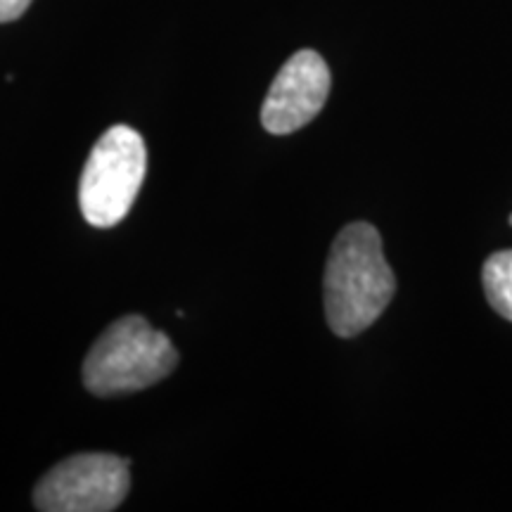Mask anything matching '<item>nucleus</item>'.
Wrapping results in <instances>:
<instances>
[{"label":"nucleus","mask_w":512,"mask_h":512,"mask_svg":"<svg viewBox=\"0 0 512 512\" xmlns=\"http://www.w3.org/2000/svg\"><path fill=\"white\" fill-rule=\"evenodd\" d=\"M396 292L382 238L370 223H349L332 242L325 266V316L337 337H356L387 309Z\"/></svg>","instance_id":"f257e3e1"},{"label":"nucleus","mask_w":512,"mask_h":512,"mask_svg":"<svg viewBox=\"0 0 512 512\" xmlns=\"http://www.w3.org/2000/svg\"><path fill=\"white\" fill-rule=\"evenodd\" d=\"M178 366V351L143 316H124L102 332L83 361V382L95 396H121L162 382Z\"/></svg>","instance_id":"f03ea898"},{"label":"nucleus","mask_w":512,"mask_h":512,"mask_svg":"<svg viewBox=\"0 0 512 512\" xmlns=\"http://www.w3.org/2000/svg\"><path fill=\"white\" fill-rule=\"evenodd\" d=\"M147 174L145 140L136 128L119 124L102 133L83 166L79 204L95 228L121 223L136 202Z\"/></svg>","instance_id":"7ed1b4c3"},{"label":"nucleus","mask_w":512,"mask_h":512,"mask_svg":"<svg viewBox=\"0 0 512 512\" xmlns=\"http://www.w3.org/2000/svg\"><path fill=\"white\" fill-rule=\"evenodd\" d=\"M131 489L128 460L110 453H81L55 465L34 491L43 512H110Z\"/></svg>","instance_id":"20e7f679"},{"label":"nucleus","mask_w":512,"mask_h":512,"mask_svg":"<svg viewBox=\"0 0 512 512\" xmlns=\"http://www.w3.org/2000/svg\"><path fill=\"white\" fill-rule=\"evenodd\" d=\"M330 69L316 50H299L283 64L266 95L261 124L273 136H290L323 110L330 95Z\"/></svg>","instance_id":"39448f33"},{"label":"nucleus","mask_w":512,"mask_h":512,"mask_svg":"<svg viewBox=\"0 0 512 512\" xmlns=\"http://www.w3.org/2000/svg\"><path fill=\"white\" fill-rule=\"evenodd\" d=\"M482 283L491 309L512 323V249L491 254L484 261Z\"/></svg>","instance_id":"423d86ee"},{"label":"nucleus","mask_w":512,"mask_h":512,"mask_svg":"<svg viewBox=\"0 0 512 512\" xmlns=\"http://www.w3.org/2000/svg\"><path fill=\"white\" fill-rule=\"evenodd\" d=\"M29 5L31 0H0V24L22 17Z\"/></svg>","instance_id":"0eeeda50"},{"label":"nucleus","mask_w":512,"mask_h":512,"mask_svg":"<svg viewBox=\"0 0 512 512\" xmlns=\"http://www.w3.org/2000/svg\"><path fill=\"white\" fill-rule=\"evenodd\" d=\"M510 226H512V216H510Z\"/></svg>","instance_id":"6e6552de"}]
</instances>
